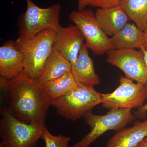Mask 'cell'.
Segmentation results:
<instances>
[{"label": "cell", "instance_id": "obj_1", "mask_svg": "<svg viewBox=\"0 0 147 147\" xmlns=\"http://www.w3.org/2000/svg\"><path fill=\"white\" fill-rule=\"evenodd\" d=\"M5 108L19 120L45 123L51 102L44 96L36 80L24 71L13 79L1 77Z\"/></svg>", "mask_w": 147, "mask_h": 147}, {"label": "cell", "instance_id": "obj_2", "mask_svg": "<svg viewBox=\"0 0 147 147\" xmlns=\"http://www.w3.org/2000/svg\"><path fill=\"white\" fill-rule=\"evenodd\" d=\"M57 31L47 29L35 36L22 39L18 38L15 45L24 57V71L36 80L40 76L47 59L53 50Z\"/></svg>", "mask_w": 147, "mask_h": 147}, {"label": "cell", "instance_id": "obj_3", "mask_svg": "<svg viewBox=\"0 0 147 147\" xmlns=\"http://www.w3.org/2000/svg\"><path fill=\"white\" fill-rule=\"evenodd\" d=\"M0 136L7 147H36L42 138L45 123L19 120L6 108L1 109Z\"/></svg>", "mask_w": 147, "mask_h": 147}, {"label": "cell", "instance_id": "obj_4", "mask_svg": "<svg viewBox=\"0 0 147 147\" xmlns=\"http://www.w3.org/2000/svg\"><path fill=\"white\" fill-rule=\"evenodd\" d=\"M102 101V94L95 90L93 87L78 83L70 93L52 101L51 105L60 115L75 121L84 117Z\"/></svg>", "mask_w": 147, "mask_h": 147}, {"label": "cell", "instance_id": "obj_5", "mask_svg": "<svg viewBox=\"0 0 147 147\" xmlns=\"http://www.w3.org/2000/svg\"><path fill=\"white\" fill-rule=\"evenodd\" d=\"M84 118L85 123L91 127L90 131L71 147H88L106 131L120 130L134 120L136 117L131 110L118 109L109 110L103 115L90 112Z\"/></svg>", "mask_w": 147, "mask_h": 147}, {"label": "cell", "instance_id": "obj_6", "mask_svg": "<svg viewBox=\"0 0 147 147\" xmlns=\"http://www.w3.org/2000/svg\"><path fill=\"white\" fill-rule=\"evenodd\" d=\"M27 8L21 21L19 38H31L39 32L53 29L57 31L60 25L61 5L57 3L46 8L38 6L32 0H25Z\"/></svg>", "mask_w": 147, "mask_h": 147}, {"label": "cell", "instance_id": "obj_7", "mask_svg": "<svg viewBox=\"0 0 147 147\" xmlns=\"http://www.w3.org/2000/svg\"><path fill=\"white\" fill-rule=\"evenodd\" d=\"M69 18L82 32L86 46L94 55L102 56L114 49L110 38L102 30L92 9L74 11Z\"/></svg>", "mask_w": 147, "mask_h": 147}, {"label": "cell", "instance_id": "obj_8", "mask_svg": "<svg viewBox=\"0 0 147 147\" xmlns=\"http://www.w3.org/2000/svg\"><path fill=\"white\" fill-rule=\"evenodd\" d=\"M147 98L145 85L120 76L119 85L113 92L102 94L101 104L108 109H124L131 110L144 105Z\"/></svg>", "mask_w": 147, "mask_h": 147}, {"label": "cell", "instance_id": "obj_9", "mask_svg": "<svg viewBox=\"0 0 147 147\" xmlns=\"http://www.w3.org/2000/svg\"><path fill=\"white\" fill-rule=\"evenodd\" d=\"M106 53V61L123 71L126 78L144 85L147 83V66L141 50L113 49Z\"/></svg>", "mask_w": 147, "mask_h": 147}, {"label": "cell", "instance_id": "obj_10", "mask_svg": "<svg viewBox=\"0 0 147 147\" xmlns=\"http://www.w3.org/2000/svg\"><path fill=\"white\" fill-rule=\"evenodd\" d=\"M83 34L76 25L60 26L56 32L53 47L68 60L71 65L77 60L84 41Z\"/></svg>", "mask_w": 147, "mask_h": 147}, {"label": "cell", "instance_id": "obj_11", "mask_svg": "<svg viewBox=\"0 0 147 147\" xmlns=\"http://www.w3.org/2000/svg\"><path fill=\"white\" fill-rule=\"evenodd\" d=\"M24 71V57L15 45V41L10 40L0 47V76L11 79Z\"/></svg>", "mask_w": 147, "mask_h": 147}, {"label": "cell", "instance_id": "obj_12", "mask_svg": "<svg viewBox=\"0 0 147 147\" xmlns=\"http://www.w3.org/2000/svg\"><path fill=\"white\" fill-rule=\"evenodd\" d=\"M95 15L102 30L108 36L115 34L130 20L119 5L98 8Z\"/></svg>", "mask_w": 147, "mask_h": 147}, {"label": "cell", "instance_id": "obj_13", "mask_svg": "<svg viewBox=\"0 0 147 147\" xmlns=\"http://www.w3.org/2000/svg\"><path fill=\"white\" fill-rule=\"evenodd\" d=\"M88 49L84 42L77 60L71 65V72L77 83L94 87L100 84V79L95 71L93 61Z\"/></svg>", "mask_w": 147, "mask_h": 147}, {"label": "cell", "instance_id": "obj_14", "mask_svg": "<svg viewBox=\"0 0 147 147\" xmlns=\"http://www.w3.org/2000/svg\"><path fill=\"white\" fill-rule=\"evenodd\" d=\"M147 137V119L135 122L133 126L117 131L105 147H137Z\"/></svg>", "mask_w": 147, "mask_h": 147}, {"label": "cell", "instance_id": "obj_15", "mask_svg": "<svg viewBox=\"0 0 147 147\" xmlns=\"http://www.w3.org/2000/svg\"><path fill=\"white\" fill-rule=\"evenodd\" d=\"M114 49L138 48L144 47V32L134 23L128 22L115 34L110 38Z\"/></svg>", "mask_w": 147, "mask_h": 147}, {"label": "cell", "instance_id": "obj_16", "mask_svg": "<svg viewBox=\"0 0 147 147\" xmlns=\"http://www.w3.org/2000/svg\"><path fill=\"white\" fill-rule=\"evenodd\" d=\"M71 69L70 62L53 47L45 62L42 73L36 81L38 85L45 84L71 71Z\"/></svg>", "mask_w": 147, "mask_h": 147}, {"label": "cell", "instance_id": "obj_17", "mask_svg": "<svg viewBox=\"0 0 147 147\" xmlns=\"http://www.w3.org/2000/svg\"><path fill=\"white\" fill-rule=\"evenodd\" d=\"M77 84L70 71L57 79L38 86L44 96L51 103L52 101L70 93Z\"/></svg>", "mask_w": 147, "mask_h": 147}, {"label": "cell", "instance_id": "obj_18", "mask_svg": "<svg viewBox=\"0 0 147 147\" xmlns=\"http://www.w3.org/2000/svg\"><path fill=\"white\" fill-rule=\"evenodd\" d=\"M139 29L147 28V0H121L119 3Z\"/></svg>", "mask_w": 147, "mask_h": 147}, {"label": "cell", "instance_id": "obj_19", "mask_svg": "<svg viewBox=\"0 0 147 147\" xmlns=\"http://www.w3.org/2000/svg\"><path fill=\"white\" fill-rule=\"evenodd\" d=\"M46 147H68L71 138L62 135H54L46 127L44 129L42 138Z\"/></svg>", "mask_w": 147, "mask_h": 147}, {"label": "cell", "instance_id": "obj_20", "mask_svg": "<svg viewBox=\"0 0 147 147\" xmlns=\"http://www.w3.org/2000/svg\"><path fill=\"white\" fill-rule=\"evenodd\" d=\"M121 0H93L90 6L99 8H105L119 5Z\"/></svg>", "mask_w": 147, "mask_h": 147}, {"label": "cell", "instance_id": "obj_21", "mask_svg": "<svg viewBox=\"0 0 147 147\" xmlns=\"http://www.w3.org/2000/svg\"><path fill=\"white\" fill-rule=\"evenodd\" d=\"M145 89L147 94V83L145 84ZM147 113V102L137 108V110L134 112V115L136 117L140 119L145 118Z\"/></svg>", "mask_w": 147, "mask_h": 147}, {"label": "cell", "instance_id": "obj_22", "mask_svg": "<svg viewBox=\"0 0 147 147\" xmlns=\"http://www.w3.org/2000/svg\"><path fill=\"white\" fill-rule=\"evenodd\" d=\"M93 0H78V10L85 9L88 5H91Z\"/></svg>", "mask_w": 147, "mask_h": 147}, {"label": "cell", "instance_id": "obj_23", "mask_svg": "<svg viewBox=\"0 0 147 147\" xmlns=\"http://www.w3.org/2000/svg\"><path fill=\"white\" fill-rule=\"evenodd\" d=\"M140 50L142 51V53L144 54L145 62H146V64L147 66V50L145 49L144 47H143V48H142Z\"/></svg>", "mask_w": 147, "mask_h": 147}, {"label": "cell", "instance_id": "obj_24", "mask_svg": "<svg viewBox=\"0 0 147 147\" xmlns=\"http://www.w3.org/2000/svg\"><path fill=\"white\" fill-rule=\"evenodd\" d=\"M144 32L145 37L144 48L147 50V28Z\"/></svg>", "mask_w": 147, "mask_h": 147}, {"label": "cell", "instance_id": "obj_25", "mask_svg": "<svg viewBox=\"0 0 147 147\" xmlns=\"http://www.w3.org/2000/svg\"><path fill=\"white\" fill-rule=\"evenodd\" d=\"M141 144H147V137L141 143Z\"/></svg>", "mask_w": 147, "mask_h": 147}, {"label": "cell", "instance_id": "obj_26", "mask_svg": "<svg viewBox=\"0 0 147 147\" xmlns=\"http://www.w3.org/2000/svg\"><path fill=\"white\" fill-rule=\"evenodd\" d=\"M137 147H147V144H140Z\"/></svg>", "mask_w": 147, "mask_h": 147}, {"label": "cell", "instance_id": "obj_27", "mask_svg": "<svg viewBox=\"0 0 147 147\" xmlns=\"http://www.w3.org/2000/svg\"><path fill=\"white\" fill-rule=\"evenodd\" d=\"M0 147H7L5 144H3L2 142H1L0 144Z\"/></svg>", "mask_w": 147, "mask_h": 147}]
</instances>
